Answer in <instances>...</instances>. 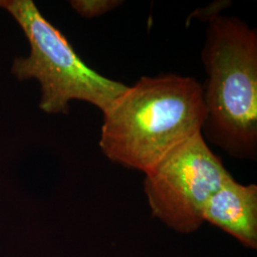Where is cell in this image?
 Instances as JSON below:
<instances>
[{"label":"cell","mask_w":257,"mask_h":257,"mask_svg":"<svg viewBox=\"0 0 257 257\" xmlns=\"http://www.w3.org/2000/svg\"><path fill=\"white\" fill-rule=\"evenodd\" d=\"M2 8L19 23L31 47L28 57L15 59L12 73L19 80L34 78L40 83L41 110L67 113L69 102L76 99L92 104L103 113L127 88L86 64L34 1H3Z\"/></svg>","instance_id":"obj_3"},{"label":"cell","mask_w":257,"mask_h":257,"mask_svg":"<svg viewBox=\"0 0 257 257\" xmlns=\"http://www.w3.org/2000/svg\"><path fill=\"white\" fill-rule=\"evenodd\" d=\"M145 175L144 191L153 214L175 231L192 233L204 222L206 204L230 174L201 133Z\"/></svg>","instance_id":"obj_4"},{"label":"cell","mask_w":257,"mask_h":257,"mask_svg":"<svg viewBox=\"0 0 257 257\" xmlns=\"http://www.w3.org/2000/svg\"><path fill=\"white\" fill-rule=\"evenodd\" d=\"M2 3H3V1L0 0V8H2Z\"/></svg>","instance_id":"obj_7"},{"label":"cell","mask_w":257,"mask_h":257,"mask_svg":"<svg viewBox=\"0 0 257 257\" xmlns=\"http://www.w3.org/2000/svg\"><path fill=\"white\" fill-rule=\"evenodd\" d=\"M201 59L207 74L203 127L211 143L237 158L256 156L257 34L236 18L213 17Z\"/></svg>","instance_id":"obj_2"},{"label":"cell","mask_w":257,"mask_h":257,"mask_svg":"<svg viewBox=\"0 0 257 257\" xmlns=\"http://www.w3.org/2000/svg\"><path fill=\"white\" fill-rule=\"evenodd\" d=\"M204 222L257 248V186L242 185L230 175L211 195L203 212Z\"/></svg>","instance_id":"obj_5"},{"label":"cell","mask_w":257,"mask_h":257,"mask_svg":"<svg viewBox=\"0 0 257 257\" xmlns=\"http://www.w3.org/2000/svg\"><path fill=\"white\" fill-rule=\"evenodd\" d=\"M123 4L120 0H74L71 5L84 18L92 19L100 17Z\"/></svg>","instance_id":"obj_6"},{"label":"cell","mask_w":257,"mask_h":257,"mask_svg":"<svg viewBox=\"0 0 257 257\" xmlns=\"http://www.w3.org/2000/svg\"><path fill=\"white\" fill-rule=\"evenodd\" d=\"M206 117L203 86L196 79L142 76L103 112L99 146L110 161L147 174L201 134Z\"/></svg>","instance_id":"obj_1"}]
</instances>
